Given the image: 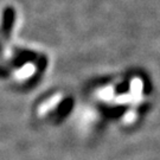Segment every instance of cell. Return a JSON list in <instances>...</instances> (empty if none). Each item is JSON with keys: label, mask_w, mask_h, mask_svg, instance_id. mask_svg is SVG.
<instances>
[{"label": "cell", "mask_w": 160, "mask_h": 160, "mask_svg": "<svg viewBox=\"0 0 160 160\" xmlns=\"http://www.w3.org/2000/svg\"><path fill=\"white\" fill-rule=\"evenodd\" d=\"M143 81L140 77H133L129 83V92L133 97H138L142 95Z\"/></svg>", "instance_id": "cell-1"}, {"label": "cell", "mask_w": 160, "mask_h": 160, "mask_svg": "<svg viewBox=\"0 0 160 160\" xmlns=\"http://www.w3.org/2000/svg\"><path fill=\"white\" fill-rule=\"evenodd\" d=\"M98 97L102 98V100H112L114 97V88L113 87H107L102 89L101 92H98Z\"/></svg>", "instance_id": "cell-2"}, {"label": "cell", "mask_w": 160, "mask_h": 160, "mask_svg": "<svg viewBox=\"0 0 160 160\" xmlns=\"http://www.w3.org/2000/svg\"><path fill=\"white\" fill-rule=\"evenodd\" d=\"M132 100H133V96L131 94H121V95L114 98L116 104H131Z\"/></svg>", "instance_id": "cell-3"}, {"label": "cell", "mask_w": 160, "mask_h": 160, "mask_svg": "<svg viewBox=\"0 0 160 160\" xmlns=\"http://www.w3.org/2000/svg\"><path fill=\"white\" fill-rule=\"evenodd\" d=\"M137 119V110L135 108H132L131 110H128L125 116H123V122L127 123V125H129L132 122H134V120Z\"/></svg>", "instance_id": "cell-4"}]
</instances>
